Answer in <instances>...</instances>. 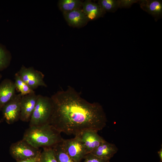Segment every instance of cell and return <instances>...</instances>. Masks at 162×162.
I'll use <instances>...</instances> for the list:
<instances>
[{
    "mask_svg": "<svg viewBox=\"0 0 162 162\" xmlns=\"http://www.w3.org/2000/svg\"><path fill=\"white\" fill-rule=\"evenodd\" d=\"M17 73L21 79L33 90L39 86L47 87L44 80V75L33 67L27 68L22 65Z\"/></svg>",
    "mask_w": 162,
    "mask_h": 162,
    "instance_id": "6",
    "label": "cell"
},
{
    "mask_svg": "<svg viewBox=\"0 0 162 162\" xmlns=\"http://www.w3.org/2000/svg\"><path fill=\"white\" fill-rule=\"evenodd\" d=\"M141 8L152 16L156 21L162 16V2L159 0H141L138 2Z\"/></svg>",
    "mask_w": 162,
    "mask_h": 162,
    "instance_id": "12",
    "label": "cell"
},
{
    "mask_svg": "<svg viewBox=\"0 0 162 162\" xmlns=\"http://www.w3.org/2000/svg\"><path fill=\"white\" fill-rule=\"evenodd\" d=\"M53 110L51 97L38 95L36 105L29 121V126L50 124Z\"/></svg>",
    "mask_w": 162,
    "mask_h": 162,
    "instance_id": "3",
    "label": "cell"
},
{
    "mask_svg": "<svg viewBox=\"0 0 162 162\" xmlns=\"http://www.w3.org/2000/svg\"><path fill=\"white\" fill-rule=\"evenodd\" d=\"M50 97L53 110L50 124L61 133L75 136L87 130L98 131L106 126L107 120L102 106L88 102L72 87Z\"/></svg>",
    "mask_w": 162,
    "mask_h": 162,
    "instance_id": "1",
    "label": "cell"
},
{
    "mask_svg": "<svg viewBox=\"0 0 162 162\" xmlns=\"http://www.w3.org/2000/svg\"><path fill=\"white\" fill-rule=\"evenodd\" d=\"M82 3L80 0H60L58 4L59 9L63 13L82 9Z\"/></svg>",
    "mask_w": 162,
    "mask_h": 162,
    "instance_id": "15",
    "label": "cell"
},
{
    "mask_svg": "<svg viewBox=\"0 0 162 162\" xmlns=\"http://www.w3.org/2000/svg\"><path fill=\"white\" fill-rule=\"evenodd\" d=\"M40 154L35 157L23 160L17 161L16 162H40Z\"/></svg>",
    "mask_w": 162,
    "mask_h": 162,
    "instance_id": "23",
    "label": "cell"
},
{
    "mask_svg": "<svg viewBox=\"0 0 162 162\" xmlns=\"http://www.w3.org/2000/svg\"><path fill=\"white\" fill-rule=\"evenodd\" d=\"M138 0H119V8H129L134 4L138 3Z\"/></svg>",
    "mask_w": 162,
    "mask_h": 162,
    "instance_id": "22",
    "label": "cell"
},
{
    "mask_svg": "<svg viewBox=\"0 0 162 162\" xmlns=\"http://www.w3.org/2000/svg\"><path fill=\"white\" fill-rule=\"evenodd\" d=\"M98 3L106 12H115L119 8V0H99Z\"/></svg>",
    "mask_w": 162,
    "mask_h": 162,
    "instance_id": "19",
    "label": "cell"
},
{
    "mask_svg": "<svg viewBox=\"0 0 162 162\" xmlns=\"http://www.w3.org/2000/svg\"><path fill=\"white\" fill-rule=\"evenodd\" d=\"M83 159V162H109L110 160L100 157L91 153L87 154Z\"/></svg>",
    "mask_w": 162,
    "mask_h": 162,
    "instance_id": "21",
    "label": "cell"
},
{
    "mask_svg": "<svg viewBox=\"0 0 162 162\" xmlns=\"http://www.w3.org/2000/svg\"><path fill=\"white\" fill-rule=\"evenodd\" d=\"M60 144L67 153L76 162H80L87 154L84 144L77 136L70 139H63Z\"/></svg>",
    "mask_w": 162,
    "mask_h": 162,
    "instance_id": "5",
    "label": "cell"
},
{
    "mask_svg": "<svg viewBox=\"0 0 162 162\" xmlns=\"http://www.w3.org/2000/svg\"><path fill=\"white\" fill-rule=\"evenodd\" d=\"M22 96L20 93L16 94L2 107L3 117L8 124H13L20 120Z\"/></svg>",
    "mask_w": 162,
    "mask_h": 162,
    "instance_id": "7",
    "label": "cell"
},
{
    "mask_svg": "<svg viewBox=\"0 0 162 162\" xmlns=\"http://www.w3.org/2000/svg\"><path fill=\"white\" fill-rule=\"evenodd\" d=\"M118 150L114 144L104 140L101 144L91 153L98 157L110 160Z\"/></svg>",
    "mask_w": 162,
    "mask_h": 162,
    "instance_id": "14",
    "label": "cell"
},
{
    "mask_svg": "<svg viewBox=\"0 0 162 162\" xmlns=\"http://www.w3.org/2000/svg\"><path fill=\"white\" fill-rule=\"evenodd\" d=\"M60 142L52 147L57 162H76L72 159L65 151L62 146Z\"/></svg>",
    "mask_w": 162,
    "mask_h": 162,
    "instance_id": "17",
    "label": "cell"
},
{
    "mask_svg": "<svg viewBox=\"0 0 162 162\" xmlns=\"http://www.w3.org/2000/svg\"><path fill=\"white\" fill-rule=\"evenodd\" d=\"M40 162H58L52 147H45L41 152Z\"/></svg>",
    "mask_w": 162,
    "mask_h": 162,
    "instance_id": "20",
    "label": "cell"
},
{
    "mask_svg": "<svg viewBox=\"0 0 162 162\" xmlns=\"http://www.w3.org/2000/svg\"><path fill=\"white\" fill-rule=\"evenodd\" d=\"M63 14L68 24L73 27H82L86 26L89 21L82 9L64 13Z\"/></svg>",
    "mask_w": 162,
    "mask_h": 162,
    "instance_id": "11",
    "label": "cell"
},
{
    "mask_svg": "<svg viewBox=\"0 0 162 162\" xmlns=\"http://www.w3.org/2000/svg\"><path fill=\"white\" fill-rule=\"evenodd\" d=\"M23 140L34 147H52L63 138L61 133L50 124L29 127L25 132Z\"/></svg>",
    "mask_w": 162,
    "mask_h": 162,
    "instance_id": "2",
    "label": "cell"
},
{
    "mask_svg": "<svg viewBox=\"0 0 162 162\" xmlns=\"http://www.w3.org/2000/svg\"><path fill=\"white\" fill-rule=\"evenodd\" d=\"M98 132L94 130H87L77 135L84 144L87 154L96 149L104 140L98 134Z\"/></svg>",
    "mask_w": 162,
    "mask_h": 162,
    "instance_id": "9",
    "label": "cell"
},
{
    "mask_svg": "<svg viewBox=\"0 0 162 162\" xmlns=\"http://www.w3.org/2000/svg\"><path fill=\"white\" fill-rule=\"evenodd\" d=\"M11 59L10 52L0 44V71L4 70L9 67Z\"/></svg>",
    "mask_w": 162,
    "mask_h": 162,
    "instance_id": "18",
    "label": "cell"
},
{
    "mask_svg": "<svg viewBox=\"0 0 162 162\" xmlns=\"http://www.w3.org/2000/svg\"><path fill=\"white\" fill-rule=\"evenodd\" d=\"M158 154L160 160L159 162H162V147L161 146V148L160 150L158 152Z\"/></svg>",
    "mask_w": 162,
    "mask_h": 162,
    "instance_id": "24",
    "label": "cell"
},
{
    "mask_svg": "<svg viewBox=\"0 0 162 162\" xmlns=\"http://www.w3.org/2000/svg\"><path fill=\"white\" fill-rule=\"evenodd\" d=\"M14 82L6 78L0 83V111L3 106L16 94Z\"/></svg>",
    "mask_w": 162,
    "mask_h": 162,
    "instance_id": "10",
    "label": "cell"
},
{
    "mask_svg": "<svg viewBox=\"0 0 162 162\" xmlns=\"http://www.w3.org/2000/svg\"><path fill=\"white\" fill-rule=\"evenodd\" d=\"M38 95L35 92L22 96L21 101V113L20 120L29 122L35 107Z\"/></svg>",
    "mask_w": 162,
    "mask_h": 162,
    "instance_id": "8",
    "label": "cell"
},
{
    "mask_svg": "<svg viewBox=\"0 0 162 162\" xmlns=\"http://www.w3.org/2000/svg\"><path fill=\"white\" fill-rule=\"evenodd\" d=\"M2 74L0 73V81L2 79Z\"/></svg>",
    "mask_w": 162,
    "mask_h": 162,
    "instance_id": "25",
    "label": "cell"
},
{
    "mask_svg": "<svg viewBox=\"0 0 162 162\" xmlns=\"http://www.w3.org/2000/svg\"><path fill=\"white\" fill-rule=\"evenodd\" d=\"M82 9L89 21L103 17L106 13L98 3L93 2L89 0L83 2Z\"/></svg>",
    "mask_w": 162,
    "mask_h": 162,
    "instance_id": "13",
    "label": "cell"
},
{
    "mask_svg": "<svg viewBox=\"0 0 162 162\" xmlns=\"http://www.w3.org/2000/svg\"><path fill=\"white\" fill-rule=\"evenodd\" d=\"M14 82L16 90L22 96L35 92L21 79L17 73L15 74Z\"/></svg>",
    "mask_w": 162,
    "mask_h": 162,
    "instance_id": "16",
    "label": "cell"
},
{
    "mask_svg": "<svg viewBox=\"0 0 162 162\" xmlns=\"http://www.w3.org/2000/svg\"><path fill=\"white\" fill-rule=\"evenodd\" d=\"M41 152L23 139L13 143L9 148L10 155L16 161L35 157Z\"/></svg>",
    "mask_w": 162,
    "mask_h": 162,
    "instance_id": "4",
    "label": "cell"
}]
</instances>
